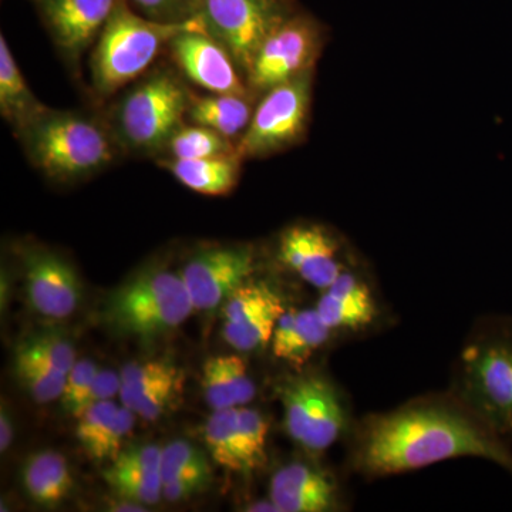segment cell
<instances>
[{
    "label": "cell",
    "instance_id": "obj_1",
    "mask_svg": "<svg viewBox=\"0 0 512 512\" xmlns=\"http://www.w3.org/2000/svg\"><path fill=\"white\" fill-rule=\"evenodd\" d=\"M457 457H480L512 476V451L463 400L426 399L367 417L352 463L369 477L407 473Z\"/></svg>",
    "mask_w": 512,
    "mask_h": 512
},
{
    "label": "cell",
    "instance_id": "obj_2",
    "mask_svg": "<svg viewBox=\"0 0 512 512\" xmlns=\"http://www.w3.org/2000/svg\"><path fill=\"white\" fill-rule=\"evenodd\" d=\"M30 163L50 180L74 183L109 167L120 144L109 123L77 111L52 110L16 131Z\"/></svg>",
    "mask_w": 512,
    "mask_h": 512
},
{
    "label": "cell",
    "instance_id": "obj_3",
    "mask_svg": "<svg viewBox=\"0 0 512 512\" xmlns=\"http://www.w3.org/2000/svg\"><path fill=\"white\" fill-rule=\"evenodd\" d=\"M192 28H205L198 16L185 22H157L134 13L127 0H119L94 46L90 62L94 92L110 97L136 82L175 35Z\"/></svg>",
    "mask_w": 512,
    "mask_h": 512
},
{
    "label": "cell",
    "instance_id": "obj_4",
    "mask_svg": "<svg viewBox=\"0 0 512 512\" xmlns=\"http://www.w3.org/2000/svg\"><path fill=\"white\" fill-rule=\"evenodd\" d=\"M191 90L170 67L138 80L114 106L110 127L121 150L140 156H163L168 141L187 120Z\"/></svg>",
    "mask_w": 512,
    "mask_h": 512
},
{
    "label": "cell",
    "instance_id": "obj_5",
    "mask_svg": "<svg viewBox=\"0 0 512 512\" xmlns=\"http://www.w3.org/2000/svg\"><path fill=\"white\" fill-rule=\"evenodd\" d=\"M194 311L183 276L153 266L111 293L103 318L121 335L150 339L177 329Z\"/></svg>",
    "mask_w": 512,
    "mask_h": 512
},
{
    "label": "cell",
    "instance_id": "obj_6",
    "mask_svg": "<svg viewBox=\"0 0 512 512\" xmlns=\"http://www.w3.org/2000/svg\"><path fill=\"white\" fill-rule=\"evenodd\" d=\"M461 400L495 431L512 440V325L495 323L461 356Z\"/></svg>",
    "mask_w": 512,
    "mask_h": 512
},
{
    "label": "cell",
    "instance_id": "obj_7",
    "mask_svg": "<svg viewBox=\"0 0 512 512\" xmlns=\"http://www.w3.org/2000/svg\"><path fill=\"white\" fill-rule=\"evenodd\" d=\"M313 74L315 70L259 96L251 123L237 144L242 160L275 156L301 143L311 121Z\"/></svg>",
    "mask_w": 512,
    "mask_h": 512
},
{
    "label": "cell",
    "instance_id": "obj_8",
    "mask_svg": "<svg viewBox=\"0 0 512 512\" xmlns=\"http://www.w3.org/2000/svg\"><path fill=\"white\" fill-rule=\"evenodd\" d=\"M194 16L222 43L245 79L256 53L292 13V0H192Z\"/></svg>",
    "mask_w": 512,
    "mask_h": 512
},
{
    "label": "cell",
    "instance_id": "obj_9",
    "mask_svg": "<svg viewBox=\"0 0 512 512\" xmlns=\"http://www.w3.org/2000/svg\"><path fill=\"white\" fill-rule=\"evenodd\" d=\"M326 45L325 26L308 13L295 12L265 40L247 74L256 97L272 87L313 72Z\"/></svg>",
    "mask_w": 512,
    "mask_h": 512
},
{
    "label": "cell",
    "instance_id": "obj_10",
    "mask_svg": "<svg viewBox=\"0 0 512 512\" xmlns=\"http://www.w3.org/2000/svg\"><path fill=\"white\" fill-rule=\"evenodd\" d=\"M285 429L312 453L328 450L346 429V410L336 387L326 377L301 375L282 384Z\"/></svg>",
    "mask_w": 512,
    "mask_h": 512
},
{
    "label": "cell",
    "instance_id": "obj_11",
    "mask_svg": "<svg viewBox=\"0 0 512 512\" xmlns=\"http://www.w3.org/2000/svg\"><path fill=\"white\" fill-rule=\"evenodd\" d=\"M256 255L248 245H215L188 259L181 276L195 311L224 305L256 272Z\"/></svg>",
    "mask_w": 512,
    "mask_h": 512
},
{
    "label": "cell",
    "instance_id": "obj_12",
    "mask_svg": "<svg viewBox=\"0 0 512 512\" xmlns=\"http://www.w3.org/2000/svg\"><path fill=\"white\" fill-rule=\"evenodd\" d=\"M171 60L185 79L215 94L255 96L227 47L205 28L183 30L167 46Z\"/></svg>",
    "mask_w": 512,
    "mask_h": 512
},
{
    "label": "cell",
    "instance_id": "obj_13",
    "mask_svg": "<svg viewBox=\"0 0 512 512\" xmlns=\"http://www.w3.org/2000/svg\"><path fill=\"white\" fill-rule=\"evenodd\" d=\"M285 311L284 301L271 286L249 279L224 302L225 342L238 352L264 349Z\"/></svg>",
    "mask_w": 512,
    "mask_h": 512
},
{
    "label": "cell",
    "instance_id": "obj_14",
    "mask_svg": "<svg viewBox=\"0 0 512 512\" xmlns=\"http://www.w3.org/2000/svg\"><path fill=\"white\" fill-rule=\"evenodd\" d=\"M22 259L26 295L33 311L49 319L72 316L82 299V285L73 266L43 248H26Z\"/></svg>",
    "mask_w": 512,
    "mask_h": 512
},
{
    "label": "cell",
    "instance_id": "obj_15",
    "mask_svg": "<svg viewBox=\"0 0 512 512\" xmlns=\"http://www.w3.org/2000/svg\"><path fill=\"white\" fill-rule=\"evenodd\" d=\"M338 238L318 224H296L279 237L278 258L313 288L326 291L345 271Z\"/></svg>",
    "mask_w": 512,
    "mask_h": 512
},
{
    "label": "cell",
    "instance_id": "obj_16",
    "mask_svg": "<svg viewBox=\"0 0 512 512\" xmlns=\"http://www.w3.org/2000/svg\"><path fill=\"white\" fill-rule=\"evenodd\" d=\"M56 46L70 62L99 39L119 0H36Z\"/></svg>",
    "mask_w": 512,
    "mask_h": 512
},
{
    "label": "cell",
    "instance_id": "obj_17",
    "mask_svg": "<svg viewBox=\"0 0 512 512\" xmlns=\"http://www.w3.org/2000/svg\"><path fill=\"white\" fill-rule=\"evenodd\" d=\"M269 497L279 512H326L338 505V487L325 471L291 463L272 477Z\"/></svg>",
    "mask_w": 512,
    "mask_h": 512
},
{
    "label": "cell",
    "instance_id": "obj_18",
    "mask_svg": "<svg viewBox=\"0 0 512 512\" xmlns=\"http://www.w3.org/2000/svg\"><path fill=\"white\" fill-rule=\"evenodd\" d=\"M330 333L316 309H286L272 335V353L301 372L313 353L328 342Z\"/></svg>",
    "mask_w": 512,
    "mask_h": 512
},
{
    "label": "cell",
    "instance_id": "obj_19",
    "mask_svg": "<svg viewBox=\"0 0 512 512\" xmlns=\"http://www.w3.org/2000/svg\"><path fill=\"white\" fill-rule=\"evenodd\" d=\"M316 311L332 330L360 329L372 323L377 315L369 286L346 271L323 291Z\"/></svg>",
    "mask_w": 512,
    "mask_h": 512
},
{
    "label": "cell",
    "instance_id": "obj_20",
    "mask_svg": "<svg viewBox=\"0 0 512 512\" xmlns=\"http://www.w3.org/2000/svg\"><path fill=\"white\" fill-rule=\"evenodd\" d=\"M202 392L205 402L217 412L252 402L256 389L244 359L220 355L210 357L202 367Z\"/></svg>",
    "mask_w": 512,
    "mask_h": 512
},
{
    "label": "cell",
    "instance_id": "obj_21",
    "mask_svg": "<svg viewBox=\"0 0 512 512\" xmlns=\"http://www.w3.org/2000/svg\"><path fill=\"white\" fill-rule=\"evenodd\" d=\"M158 163L190 190L208 197H224L237 187L244 160L238 153H232L200 160L163 157L158 158Z\"/></svg>",
    "mask_w": 512,
    "mask_h": 512
},
{
    "label": "cell",
    "instance_id": "obj_22",
    "mask_svg": "<svg viewBox=\"0 0 512 512\" xmlns=\"http://www.w3.org/2000/svg\"><path fill=\"white\" fill-rule=\"evenodd\" d=\"M255 106L254 96L215 93L198 96L191 92L187 120L197 126L211 128L238 144L251 123Z\"/></svg>",
    "mask_w": 512,
    "mask_h": 512
},
{
    "label": "cell",
    "instance_id": "obj_23",
    "mask_svg": "<svg viewBox=\"0 0 512 512\" xmlns=\"http://www.w3.org/2000/svg\"><path fill=\"white\" fill-rule=\"evenodd\" d=\"M22 483L30 500L43 507H56L63 503L74 487L66 458L50 450L39 451L26 458Z\"/></svg>",
    "mask_w": 512,
    "mask_h": 512
},
{
    "label": "cell",
    "instance_id": "obj_24",
    "mask_svg": "<svg viewBox=\"0 0 512 512\" xmlns=\"http://www.w3.org/2000/svg\"><path fill=\"white\" fill-rule=\"evenodd\" d=\"M46 109L29 89L5 36H0V113L3 119L16 133Z\"/></svg>",
    "mask_w": 512,
    "mask_h": 512
},
{
    "label": "cell",
    "instance_id": "obj_25",
    "mask_svg": "<svg viewBox=\"0 0 512 512\" xmlns=\"http://www.w3.org/2000/svg\"><path fill=\"white\" fill-rule=\"evenodd\" d=\"M204 441L212 460L235 473L254 471L238 423V407L217 410L204 426Z\"/></svg>",
    "mask_w": 512,
    "mask_h": 512
},
{
    "label": "cell",
    "instance_id": "obj_26",
    "mask_svg": "<svg viewBox=\"0 0 512 512\" xmlns=\"http://www.w3.org/2000/svg\"><path fill=\"white\" fill-rule=\"evenodd\" d=\"M237 153V143L222 136L211 128L197 126V124H184L175 131L168 141L163 157L175 158V160H200L227 156Z\"/></svg>",
    "mask_w": 512,
    "mask_h": 512
},
{
    "label": "cell",
    "instance_id": "obj_27",
    "mask_svg": "<svg viewBox=\"0 0 512 512\" xmlns=\"http://www.w3.org/2000/svg\"><path fill=\"white\" fill-rule=\"evenodd\" d=\"M15 372L19 382L36 403L55 402L62 397L66 375L43 365L18 349L15 355Z\"/></svg>",
    "mask_w": 512,
    "mask_h": 512
},
{
    "label": "cell",
    "instance_id": "obj_28",
    "mask_svg": "<svg viewBox=\"0 0 512 512\" xmlns=\"http://www.w3.org/2000/svg\"><path fill=\"white\" fill-rule=\"evenodd\" d=\"M183 370L163 360L130 363L121 370L120 399L123 406L133 410L137 400L148 390L164 383L165 380L180 376Z\"/></svg>",
    "mask_w": 512,
    "mask_h": 512
},
{
    "label": "cell",
    "instance_id": "obj_29",
    "mask_svg": "<svg viewBox=\"0 0 512 512\" xmlns=\"http://www.w3.org/2000/svg\"><path fill=\"white\" fill-rule=\"evenodd\" d=\"M106 483L120 498L143 505H154L163 497V480L160 473L111 466L103 473Z\"/></svg>",
    "mask_w": 512,
    "mask_h": 512
},
{
    "label": "cell",
    "instance_id": "obj_30",
    "mask_svg": "<svg viewBox=\"0 0 512 512\" xmlns=\"http://www.w3.org/2000/svg\"><path fill=\"white\" fill-rule=\"evenodd\" d=\"M160 476L163 484L187 477H212L207 454L188 441L177 440L163 448Z\"/></svg>",
    "mask_w": 512,
    "mask_h": 512
},
{
    "label": "cell",
    "instance_id": "obj_31",
    "mask_svg": "<svg viewBox=\"0 0 512 512\" xmlns=\"http://www.w3.org/2000/svg\"><path fill=\"white\" fill-rule=\"evenodd\" d=\"M18 350L66 376L77 362L72 343L53 333L32 336L20 343Z\"/></svg>",
    "mask_w": 512,
    "mask_h": 512
},
{
    "label": "cell",
    "instance_id": "obj_32",
    "mask_svg": "<svg viewBox=\"0 0 512 512\" xmlns=\"http://www.w3.org/2000/svg\"><path fill=\"white\" fill-rule=\"evenodd\" d=\"M119 406L113 400L93 404L87 407L79 417H77L76 437L82 444L83 450L87 456L92 453L96 447L97 441L101 439L106 430L109 429L111 421L116 416Z\"/></svg>",
    "mask_w": 512,
    "mask_h": 512
},
{
    "label": "cell",
    "instance_id": "obj_33",
    "mask_svg": "<svg viewBox=\"0 0 512 512\" xmlns=\"http://www.w3.org/2000/svg\"><path fill=\"white\" fill-rule=\"evenodd\" d=\"M184 373L173 379L165 380L144 393L134 404L133 412L146 421H156L163 417L177 403L183 393Z\"/></svg>",
    "mask_w": 512,
    "mask_h": 512
},
{
    "label": "cell",
    "instance_id": "obj_34",
    "mask_svg": "<svg viewBox=\"0 0 512 512\" xmlns=\"http://www.w3.org/2000/svg\"><path fill=\"white\" fill-rule=\"evenodd\" d=\"M97 372L99 370H97V366L94 365L92 360L84 359L74 363L72 370L67 373L60 404L74 419L79 416L80 410H82L84 400L89 394Z\"/></svg>",
    "mask_w": 512,
    "mask_h": 512
},
{
    "label": "cell",
    "instance_id": "obj_35",
    "mask_svg": "<svg viewBox=\"0 0 512 512\" xmlns=\"http://www.w3.org/2000/svg\"><path fill=\"white\" fill-rule=\"evenodd\" d=\"M134 423H136V413L126 406L119 407L109 429L101 436L89 457L97 463L101 461L113 463L123 451V441L134 429Z\"/></svg>",
    "mask_w": 512,
    "mask_h": 512
},
{
    "label": "cell",
    "instance_id": "obj_36",
    "mask_svg": "<svg viewBox=\"0 0 512 512\" xmlns=\"http://www.w3.org/2000/svg\"><path fill=\"white\" fill-rule=\"evenodd\" d=\"M238 423L252 466L254 470H258L266 463L268 423L258 410L248 409L245 406L238 407Z\"/></svg>",
    "mask_w": 512,
    "mask_h": 512
},
{
    "label": "cell",
    "instance_id": "obj_37",
    "mask_svg": "<svg viewBox=\"0 0 512 512\" xmlns=\"http://www.w3.org/2000/svg\"><path fill=\"white\" fill-rule=\"evenodd\" d=\"M146 18L164 23L185 22L194 18L192 0H131Z\"/></svg>",
    "mask_w": 512,
    "mask_h": 512
},
{
    "label": "cell",
    "instance_id": "obj_38",
    "mask_svg": "<svg viewBox=\"0 0 512 512\" xmlns=\"http://www.w3.org/2000/svg\"><path fill=\"white\" fill-rule=\"evenodd\" d=\"M161 453H163V448L156 444H140V446L121 451L111 466L160 473Z\"/></svg>",
    "mask_w": 512,
    "mask_h": 512
},
{
    "label": "cell",
    "instance_id": "obj_39",
    "mask_svg": "<svg viewBox=\"0 0 512 512\" xmlns=\"http://www.w3.org/2000/svg\"><path fill=\"white\" fill-rule=\"evenodd\" d=\"M120 389V375H117L113 370H99L96 377H94L92 387H90L89 394H87L86 400H84L79 416L87 409V407L113 399L117 393H120Z\"/></svg>",
    "mask_w": 512,
    "mask_h": 512
},
{
    "label": "cell",
    "instance_id": "obj_40",
    "mask_svg": "<svg viewBox=\"0 0 512 512\" xmlns=\"http://www.w3.org/2000/svg\"><path fill=\"white\" fill-rule=\"evenodd\" d=\"M212 477H187L163 484V497L170 503H180L210 487Z\"/></svg>",
    "mask_w": 512,
    "mask_h": 512
},
{
    "label": "cell",
    "instance_id": "obj_41",
    "mask_svg": "<svg viewBox=\"0 0 512 512\" xmlns=\"http://www.w3.org/2000/svg\"><path fill=\"white\" fill-rule=\"evenodd\" d=\"M13 441V423L10 414L6 412L5 406H2L0 412V451L5 453Z\"/></svg>",
    "mask_w": 512,
    "mask_h": 512
},
{
    "label": "cell",
    "instance_id": "obj_42",
    "mask_svg": "<svg viewBox=\"0 0 512 512\" xmlns=\"http://www.w3.org/2000/svg\"><path fill=\"white\" fill-rule=\"evenodd\" d=\"M121 503H113L110 505V511L117 512H141L147 511L143 504L136 503V501L126 500L121 498Z\"/></svg>",
    "mask_w": 512,
    "mask_h": 512
},
{
    "label": "cell",
    "instance_id": "obj_43",
    "mask_svg": "<svg viewBox=\"0 0 512 512\" xmlns=\"http://www.w3.org/2000/svg\"><path fill=\"white\" fill-rule=\"evenodd\" d=\"M247 511L249 512H279L278 507L274 504V501L269 498V501H258V503H254L248 505Z\"/></svg>",
    "mask_w": 512,
    "mask_h": 512
}]
</instances>
